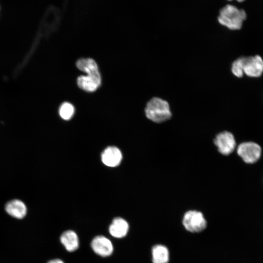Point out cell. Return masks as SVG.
I'll return each instance as SVG.
<instances>
[{
	"instance_id": "obj_11",
	"label": "cell",
	"mask_w": 263,
	"mask_h": 263,
	"mask_svg": "<svg viewBox=\"0 0 263 263\" xmlns=\"http://www.w3.org/2000/svg\"><path fill=\"white\" fill-rule=\"evenodd\" d=\"M77 68L87 74V75L101 78L97 64L91 58H81L76 63Z\"/></svg>"
},
{
	"instance_id": "obj_2",
	"label": "cell",
	"mask_w": 263,
	"mask_h": 263,
	"mask_svg": "<svg viewBox=\"0 0 263 263\" xmlns=\"http://www.w3.org/2000/svg\"><path fill=\"white\" fill-rule=\"evenodd\" d=\"M145 112L149 119L157 123L168 120L172 115L169 103L157 97H153L147 103Z\"/></svg>"
},
{
	"instance_id": "obj_5",
	"label": "cell",
	"mask_w": 263,
	"mask_h": 263,
	"mask_svg": "<svg viewBox=\"0 0 263 263\" xmlns=\"http://www.w3.org/2000/svg\"><path fill=\"white\" fill-rule=\"evenodd\" d=\"M214 143L218 151L224 155L231 154L236 146L233 134L228 131H224L217 134L214 139Z\"/></svg>"
},
{
	"instance_id": "obj_9",
	"label": "cell",
	"mask_w": 263,
	"mask_h": 263,
	"mask_svg": "<svg viewBox=\"0 0 263 263\" xmlns=\"http://www.w3.org/2000/svg\"><path fill=\"white\" fill-rule=\"evenodd\" d=\"M6 212L17 219H22L27 213V207L24 203L19 200H13L8 202L5 207Z\"/></svg>"
},
{
	"instance_id": "obj_8",
	"label": "cell",
	"mask_w": 263,
	"mask_h": 263,
	"mask_svg": "<svg viewBox=\"0 0 263 263\" xmlns=\"http://www.w3.org/2000/svg\"><path fill=\"white\" fill-rule=\"evenodd\" d=\"M122 158L120 150L116 147L112 146L107 148L102 152L101 159L107 166L114 167L118 166Z\"/></svg>"
},
{
	"instance_id": "obj_12",
	"label": "cell",
	"mask_w": 263,
	"mask_h": 263,
	"mask_svg": "<svg viewBox=\"0 0 263 263\" xmlns=\"http://www.w3.org/2000/svg\"><path fill=\"white\" fill-rule=\"evenodd\" d=\"M101 80V78L89 75H80L78 77L77 82L81 89L87 92H94L100 85Z\"/></svg>"
},
{
	"instance_id": "obj_16",
	"label": "cell",
	"mask_w": 263,
	"mask_h": 263,
	"mask_svg": "<svg viewBox=\"0 0 263 263\" xmlns=\"http://www.w3.org/2000/svg\"><path fill=\"white\" fill-rule=\"evenodd\" d=\"M244 57H240L236 59L232 64V73L238 77H241L244 75Z\"/></svg>"
},
{
	"instance_id": "obj_3",
	"label": "cell",
	"mask_w": 263,
	"mask_h": 263,
	"mask_svg": "<svg viewBox=\"0 0 263 263\" xmlns=\"http://www.w3.org/2000/svg\"><path fill=\"white\" fill-rule=\"evenodd\" d=\"M185 228L191 232H200L207 227V223L203 214L199 211L190 210L186 212L183 218Z\"/></svg>"
},
{
	"instance_id": "obj_17",
	"label": "cell",
	"mask_w": 263,
	"mask_h": 263,
	"mask_svg": "<svg viewBox=\"0 0 263 263\" xmlns=\"http://www.w3.org/2000/svg\"><path fill=\"white\" fill-rule=\"evenodd\" d=\"M48 263H64L60 259H54L50 261Z\"/></svg>"
},
{
	"instance_id": "obj_6",
	"label": "cell",
	"mask_w": 263,
	"mask_h": 263,
	"mask_svg": "<svg viewBox=\"0 0 263 263\" xmlns=\"http://www.w3.org/2000/svg\"><path fill=\"white\" fill-rule=\"evenodd\" d=\"M263 73V60L259 56L244 57V73L250 77H257Z\"/></svg>"
},
{
	"instance_id": "obj_1",
	"label": "cell",
	"mask_w": 263,
	"mask_h": 263,
	"mask_svg": "<svg viewBox=\"0 0 263 263\" xmlns=\"http://www.w3.org/2000/svg\"><path fill=\"white\" fill-rule=\"evenodd\" d=\"M246 18V14L244 10L227 4L220 10L218 20L221 25L235 30L241 28Z\"/></svg>"
},
{
	"instance_id": "obj_7",
	"label": "cell",
	"mask_w": 263,
	"mask_h": 263,
	"mask_svg": "<svg viewBox=\"0 0 263 263\" xmlns=\"http://www.w3.org/2000/svg\"><path fill=\"white\" fill-rule=\"evenodd\" d=\"M91 247L96 254L102 257L111 255L113 250L112 242L106 237L101 235L93 239Z\"/></svg>"
},
{
	"instance_id": "obj_13",
	"label": "cell",
	"mask_w": 263,
	"mask_h": 263,
	"mask_svg": "<svg viewBox=\"0 0 263 263\" xmlns=\"http://www.w3.org/2000/svg\"><path fill=\"white\" fill-rule=\"evenodd\" d=\"M60 240L68 251H74L78 247V238L76 234L73 231L67 230L61 234Z\"/></svg>"
},
{
	"instance_id": "obj_4",
	"label": "cell",
	"mask_w": 263,
	"mask_h": 263,
	"mask_svg": "<svg viewBox=\"0 0 263 263\" xmlns=\"http://www.w3.org/2000/svg\"><path fill=\"white\" fill-rule=\"evenodd\" d=\"M237 152L243 160L247 164H253L260 158L262 149L254 142H245L239 145Z\"/></svg>"
},
{
	"instance_id": "obj_18",
	"label": "cell",
	"mask_w": 263,
	"mask_h": 263,
	"mask_svg": "<svg viewBox=\"0 0 263 263\" xmlns=\"http://www.w3.org/2000/svg\"><path fill=\"white\" fill-rule=\"evenodd\" d=\"M227 0L230 1V0ZM236 0L240 2H241L244 1L245 0Z\"/></svg>"
},
{
	"instance_id": "obj_10",
	"label": "cell",
	"mask_w": 263,
	"mask_h": 263,
	"mask_svg": "<svg viewBox=\"0 0 263 263\" xmlns=\"http://www.w3.org/2000/svg\"><path fill=\"white\" fill-rule=\"evenodd\" d=\"M129 224L124 219L114 218L109 226L110 233L114 237L121 238L125 237L129 230Z\"/></svg>"
},
{
	"instance_id": "obj_15",
	"label": "cell",
	"mask_w": 263,
	"mask_h": 263,
	"mask_svg": "<svg viewBox=\"0 0 263 263\" xmlns=\"http://www.w3.org/2000/svg\"><path fill=\"white\" fill-rule=\"evenodd\" d=\"M74 113L75 109L74 106L68 102L62 103L59 109V113L60 117L66 120L71 119Z\"/></svg>"
},
{
	"instance_id": "obj_14",
	"label": "cell",
	"mask_w": 263,
	"mask_h": 263,
	"mask_svg": "<svg viewBox=\"0 0 263 263\" xmlns=\"http://www.w3.org/2000/svg\"><path fill=\"white\" fill-rule=\"evenodd\" d=\"M153 263H168L169 253L168 248L164 245L157 244L152 248Z\"/></svg>"
}]
</instances>
